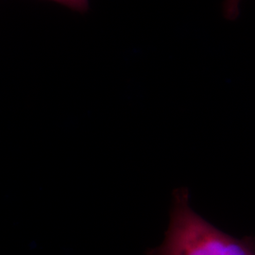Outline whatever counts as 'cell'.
<instances>
[{
  "instance_id": "6da1fadb",
  "label": "cell",
  "mask_w": 255,
  "mask_h": 255,
  "mask_svg": "<svg viewBox=\"0 0 255 255\" xmlns=\"http://www.w3.org/2000/svg\"><path fill=\"white\" fill-rule=\"evenodd\" d=\"M147 255H255V240L237 238L211 224L192 209L188 190L179 188L164 240Z\"/></svg>"
},
{
  "instance_id": "7a4b0ae2",
  "label": "cell",
  "mask_w": 255,
  "mask_h": 255,
  "mask_svg": "<svg viewBox=\"0 0 255 255\" xmlns=\"http://www.w3.org/2000/svg\"><path fill=\"white\" fill-rule=\"evenodd\" d=\"M47 1H53L81 13H85L89 9V0H47Z\"/></svg>"
},
{
  "instance_id": "3957f363",
  "label": "cell",
  "mask_w": 255,
  "mask_h": 255,
  "mask_svg": "<svg viewBox=\"0 0 255 255\" xmlns=\"http://www.w3.org/2000/svg\"><path fill=\"white\" fill-rule=\"evenodd\" d=\"M241 0H225L224 15L229 20H235L239 14V5Z\"/></svg>"
}]
</instances>
